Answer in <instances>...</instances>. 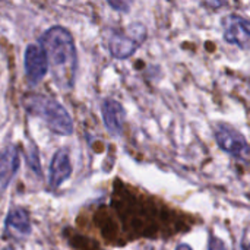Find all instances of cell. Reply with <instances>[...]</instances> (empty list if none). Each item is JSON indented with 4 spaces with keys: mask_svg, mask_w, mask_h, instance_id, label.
Instances as JSON below:
<instances>
[{
    "mask_svg": "<svg viewBox=\"0 0 250 250\" xmlns=\"http://www.w3.org/2000/svg\"><path fill=\"white\" fill-rule=\"evenodd\" d=\"M145 38V29L142 25L136 23L130 26V34L123 32L122 29L110 28L105 32V42L110 54L116 59L130 57Z\"/></svg>",
    "mask_w": 250,
    "mask_h": 250,
    "instance_id": "3957f363",
    "label": "cell"
},
{
    "mask_svg": "<svg viewBox=\"0 0 250 250\" xmlns=\"http://www.w3.org/2000/svg\"><path fill=\"white\" fill-rule=\"evenodd\" d=\"M101 113H103V120H104V125H105V129L108 130V133H111L113 136L122 135L123 123H125L123 105L113 98H107V100H104V103L101 105Z\"/></svg>",
    "mask_w": 250,
    "mask_h": 250,
    "instance_id": "ba28073f",
    "label": "cell"
},
{
    "mask_svg": "<svg viewBox=\"0 0 250 250\" xmlns=\"http://www.w3.org/2000/svg\"><path fill=\"white\" fill-rule=\"evenodd\" d=\"M209 250H227V246L221 239L212 236L211 240H209Z\"/></svg>",
    "mask_w": 250,
    "mask_h": 250,
    "instance_id": "7c38bea8",
    "label": "cell"
},
{
    "mask_svg": "<svg viewBox=\"0 0 250 250\" xmlns=\"http://www.w3.org/2000/svg\"><path fill=\"white\" fill-rule=\"evenodd\" d=\"M108 4H110L111 7L119 9V10H120V9H123V10H127V9H129V4H127V3L125 4V3H114V1H108Z\"/></svg>",
    "mask_w": 250,
    "mask_h": 250,
    "instance_id": "4fadbf2b",
    "label": "cell"
},
{
    "mask_svg": "<svg viewBox=\"0 0 250 250\" xmlns=\"http://www.w3.org/2000/svg\"><path fill=\"white\" fill-rule=\"evenodd\" d=\"M214 135L218 146L224 152L237 160H242L243 163L249 161V144L239 130H236L230 125L218 123L214 129Z\"/></svg>",
    "mask_w": 250,
    "mask_h": 250,
    "instance_id": "277c9868",
    "label": "cell"
},
{
    "mask_svg": "<svg viewBox=\"0 0 250 250\" xmlns=\"http://www.w3.org/2000/svg\"><path fill=\"white\" fill-rule=\"evenodd\" d=\"M26 161H28V164L31 166V168H32L37 174H41L40 158H38V154H37L35 146H32V149H31L29 152H26Z\"/></svg>",
    "mask_w": 250,
    "mask_h": 250,
    "instance_id": "8fae6325",
    "label": "cell"
},
{
    "mask_svg": "<svg viewBox=\"0 0 250 250\" xmlns=\"http://www.w3.org/2000/svg\"><path fill=\"white\" fill-rule=\"evenodd\" d=\"M19 170V152L15 145H7L0 151V190H4Z\"/></svg>",
    "mask_w": 250,
    "mask_h": 250,
    "instance_id": "9c48e42d",
    "label": "cell"
},
{
    "mask_svg": "<svg viewBox=\"0 0 250 250\" xmlns=\"http://www.w3.org/2000/svg\"><path fill=\"white\" fill-rule=\"evenodd\" d=\"M40 45L47 56L54 83L62 91H70L75 85L78 69V56L72 34L60 25L51 26L41 35Z\"/></svg>",
    "mask_w": 250,
    "mask_h": 250,
    "instance_id": "6da1fadb",
    "label": "cell"
},
{
    "mask_svg": "<svg viewBox=\"0 0 250 250\" xmlns=\"http://www.w3.org/2000/svg\"><path fill=\"white\" fill-rule=\"evenodd\" d=\"M176 250H192L190 249V246H188V245H179Z\"/></svg>",
    "mask_w": 250,
    "mask_h": 250,
    "instance_id": "5bb4252c",
    "label": "cell"
},
{
    "mask_svg": "<svg viewBox=\"0 0 250 250\" xmlns=\"http://www.w3.org/2000/svg\"><path fill=\"white\" fill-rule=\"evenodd\" d=\"M236 250H248V245H246V240H245V242H243L242 245H239V248H237Z\"/></svg>",
    "mask_w": 250,
    "mask_h": 250,
    "instance_id": "9a60e30c",
    "label": "cell"
},
{
    "mask_svg": "<svg viewBox=\"0 0 250 250\" xmlns=\"http://www.w3.org/2000/svg\"><path fill=\"white\" fill-rule=\"evenodd\" d=\"M23 66L26 79L31 86H35L40 81H42V78L48 72V62L41 45L29 44L26 47L23 56Z\"/></svg>",
    "mask_w": 250,
    "mask_h": 250,
    "instance_id": "5b68a950",
    "label": "cell"
},
{
    "mask_svg": "<svg viewBox=\"0 0 250 250\" xmlns=\"http://www.w3.org/2000/svg\"><path fill=\"white\" fill-rule=\"evenodd\" d=\"M72 174V163L66 149H59L51 163H50V174H48V186L50 189L60 188Z\"/></svg>",
    "mask_w": 250,
    "mask_h": 250,
    "instance_id": "52a82bcc",
    "label": "cell"
},
{
    "mask_svg": "<svg viewBox=\"0 0 250 250\" xmlns=\"http://www.w3.org/2000/svg\"><path fill=\"white\" fill-rule=\"evenodd\" d=\"M6 230L12 236L26 237L31 233L29 214L25 208H13L6 218Z\"/></svg>",
    "mask_w": 250,
    "mask_h": 250,
    "instance_id": "30bf717a",
    "label": "cell"
},
{
    "mask_svg": "<svg viewBox=\"0 0 250 250\" xmlns=\"http://www.w3.org/2000/svg\"><path fill=\"white\" fill-rule=\"evenodd\" d=\"M28 113L42 119L47 126L57 135L67 136L73 132V122L67 110L54 98L47 95H28L25 98Z\"/></svg>",
    "mask_w": 250,
    "mask_h": 250,
    "instance_id": "7a4b0ae2",
    "label": "cell"
},
{
    "mask_svg": "<svg viewBox=\"0 0 250 250\" xmlns=\"http://www.w3.org/2000/svg\"><path fill=\"white\" fill-rule=\"evenodd\" d=\"M3 250H13L12 248H6V249H3Z\"/></svg>",
    "mask_w": 250,
    "mask_h": 250,
    "instance_id": "2e32d148",
    "label": "cell"
},
{
    "mask_svg": "<svg viewBox=\"0 0 250 250\" xmlns=\"http://www.w3.org/2000/svg\"><path fill=\"white\" fill-rule=\"evenodd\" d=\"M224 40L243 50L249 47V21L239 15H227L223 19Z\"/></svg>",
    "mask_w": 250,
    "mask_h": 250,
    "instance_id": "8992f818",
    "label": "cell"
}]
</instances>
